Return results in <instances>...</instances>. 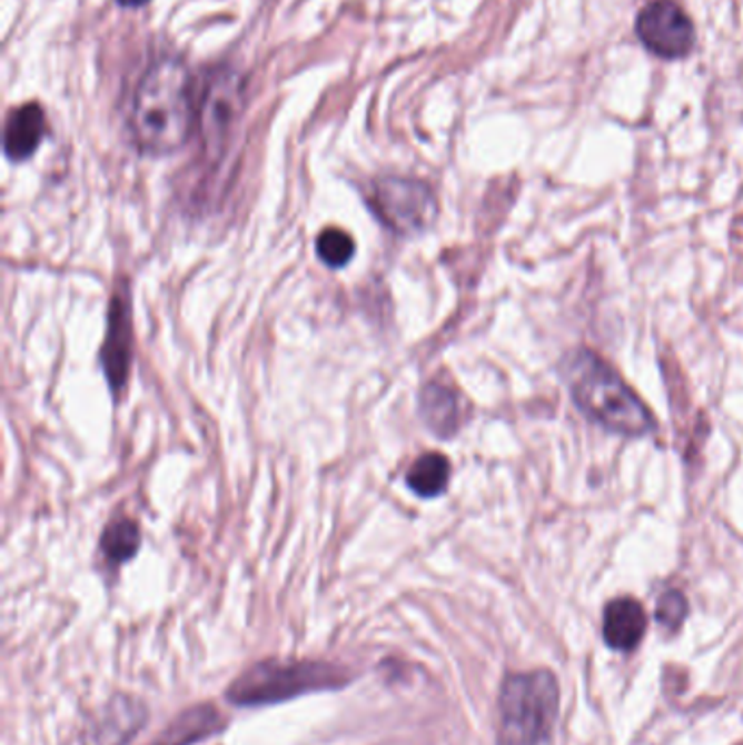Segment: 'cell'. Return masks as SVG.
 Returning <instances> with one entry per match:
<instances>
[{"mask_svg":"<svg viewBox=\"0 0 743 745\" xmlns=\"http://www.w3.org/2000/svg\"><path fill=\"white\" fill-rule=\"evenodd\" d=\"M197 106L192 77L177 57H161L140 79L129 109L136 147L149 156H170L192 136Z\"/></svg>","mask_w":743,"mask_h":745,"instance_id":"6da1fadb","label":"cell"},{"mask_svg":"<svg viewBox=\"0 0 743 745\" xmlns=\"http://www.w3.org/2000/svg\"><path fill=\"white\" fill-rule=\"evenodd\" d=\"M567 384L584 415L608 431L637 438L656 427L645 404L620 372L591 351H578L569 360Z\"/></svg>","mask_w":743,"mask_h":745,"instance_id":"7a4b0ae2","label":"cell"},{"mask_svg":"<svg viewBox=\"0 0 743 745\" xmlns=\"http://www.w3.org/2000/svg\"><path fill=\"white\" fill-rule=\"evenodd\" d=\"M347 669L319 660H265L249 667L229 687L227 697L238 706H266L347 685Z\"/></svg>","mask_w":743,"mask_h":745,"instance_id":"3957f363","label":"cell"},{"mask_svg":"<svg viewBox=\"0 0 743 745\" xmlns=\"http://www.w3.org/2000/svg\"><path fill=\"white\" fill-rule=\"evenodd\" d=\"M558 683L552 672L508 676L499 692V745H538L558 713Z\"/></svg>","mask_w":743,"mask_h":745,"instance_id":"277c9868","label":"cell"},{"mask_svg":"<svg viewBox=\"0 0 743 745\" xmlns=\"http://www.w3.org/2000/svg\"><path fill=\"white\" fill-rule=\"evenodd\" d=\"M373 213L395 234H419L436 216V197L432 188L406 177H382L369 190Z\"/></svg>","mask_w":743,"mask_h":745,"instance_id":"5b68a950","label":"cell"},{"mask_svg":"<svg viewBox=\"0 0 743 745\" xmlns=\"http://www.w3.org/2000/svg\"><path fill=\"white\" fill-rule=\"evenodd\" d=\"M641 44L663 59H681L695 44L690 16L674 0H652L637 16Z\"/></svg>","mask_w":743,"mask_h":745,"instance_id":"8992f818","label":"cell"},{"mask_svg":"<svg viewBox=\"0 0 743 745\" xmlns=\"http://www.w3.org/2000/svg\"><path fill=\"white\" fill-rule=\"evenodd\" d=\"M242 107V81L231 70H216L204 88L201 106L197 107V125L208 153H218Z\"/></svg>","mask_w":743,"mask_h":745,"instance_id":"52a82bcc","label":"cell"},{"mask_svg":"<svg viewBox=\"0 0 743 745\" xmlns=\"http://www.w3.org/2000/svg\"><path fill=\"white\" fill-rule=\"evenodd\" d=\"M147 724V708L129 695H116L106 706L90 715L83 745H127Z\"/></svg>","mask_w":743,"mask_h":745,"instance_id":"ba28073f","label":"cell"},{"mask_svg":"<svg viewBox=\"0 0 743 745\" xmlns=\"http://www.w3.org/2000/svg\"><path fill=\"white\" fill-rule=\"evenodd\" d=\"M131 317L127 299L116 297L109 310L106 347H103V367L107 379L113 390L125 386L129 362H131Z\"/></svg>","mask_w":743,"mask_h":745,"instance_id":"9c48e42d","label":"cell"},{"mask_svg":"<svg viewBox=\"0 0 743 745\" xmlns=\"http://www.w3.org/2000/svg\"><path fill=\"white\" fill-rule=\"evenodd\" d=\"M47 116L38 103H27L9 113L4 125V153L13 161L29 160L42 145Z\"/></svg>","mask_w":743,"mask_h":745,"instance_id":"30bf717a","label":"cell"},{"mask_svg":"<svg viewBox=\"0 0 743 745\" xmlns=\"http://www.w3.org/2000/svg\"><path fill=\"white\" fill-rule=\"evenodd\" d=\"M647 628L643 606L633 597L613 599L604 610V639L613 649H635Z\"/></svg>","mask_w":743,"mask_h":745,"instance_id":"8fae6325","label":"cell"},{"mask_svg":"<svg viewBox=\"0 0 743 745\" xmlns=\"http://www.w3.org/2000/svg\"><path fill=\"white\" fill-rule=\"evenodd\" d=\"M419 406H422L425 426L440 438L454 436L463 424L460 397L449 386H443L436 381L427 384L422 390Z\"/></svg>","mask_w":743,"mask_h":745,"instance_id":"7c38bea8","label":"cell"},{"mask_svg":"<svg viewBox=\"0 0 743 745\" xmlns=\"http://www.w3.org/2000/svg\"><path fill=\"white\" fill-rule=\"evenodd\" d=\"M222 726V719L214 706H197L186 711L166 733L168 745L197 744L210 737Z\"/></svg>","mask_w":743,"mask_h":745,"instance_id":"4fadbf2b","label":"cell"},{"mask_svg":"<svg viewBox=\"0 0 743 745\" xmlns=\"http://www.w3.org/2000/svg\"><path fill=\"white\" fill-rule=\"evenodd\" d=\"M449 476L452 467L443 454H424L408 469L406 481L419 497H436L447 488Z\"/></svg>","mask_w":743,"mask_h":745,"instance_id":"5bb4252c","label":"cell"},{"mask_svg":"<svg viewBox=\"0 0 743 745\" xmlns=\"http://www.w3.org/2000/svg\"><path fill=\"white\" fill-rule=\"evenodd\" d=\"M101 547L111 563H125L140 547V530L131 519H118L107 528Z\"/></svg>","mask_w":743,"mask_h":745,"instance_id":"9a60e30c","label":"cell"},{"mask_svg":"<svg viewBox=\"0 0 743 745\" xmlns=\"http://www.w3.org/2000/svg\"><path fill=\"white\" fill-rule=\"evenodd\" d=\"M354 251H356L354 238L338 227L325 229L317 240V254L327 267H345L354 258Z\"/></svg>","mask_w":743,"mask_h":745,"instance_id":"2e32d148","label":"cell"},{"mask_svg":"<svg viewBox=\"0 0 743 745\" xmlns=\"http://www.w3.org/2000/svg\"><path fill=\"white\" fill-rule=\"evenodd\" d=\"M687 599L681 590H667L665 595H661L658 604H656V619L663 628H670V630H676L685 617H687Z\"/></svg>","mask_w":743,"mask_h":745,"instance_id":"e0dca14e","label":"cell"},{"mask_svg":"<svg viewBox=\"0 0 743 745\" xmlns=\"http://www.w3.org/2000/svg\"><path fill=\"white\" fill-rule=\"evenodd\" d=\"M149 0H118V4H122V7H142V4H147Z\"/></svg>","mask_w":743,"mask_h":745,"instance_id":"ac0fdd59","label":"cell"}]
</instances>
